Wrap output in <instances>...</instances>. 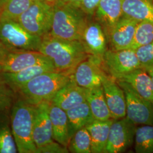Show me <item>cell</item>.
<instances>
[{"mask_svg": "<svg viewBox=\"0 0 153 153\" xmlns=\"http://www.w3.org/2000/svg\"><path fill=\"white\" fill-rule=\"evenodd\" d=\"M89 18L82 31L80 41L88 55L102 60L107 50V38L100 24Z\"/></svg>", "mask_w": 153, "mask_h": 153, "instance_id": "obj_11", "label": "cell"}, {"mask_svg": "<svg viewBox=\"0 0 153 153\" xmlns=\"http://www.w3.org/2000/svg\"><path fill=\"white\" fill-rule=\"evenodd\" d=\"M68 149L69 153H91V137L86 127L79 129L71 136Z\"/></svg>", "mask_w": 153, "mask_h": 153, "instance_id": "obj_28", "label": "cell"}, {"mask_svg": "<svg viewBox=\"0 0 153 153\" xmlns=\"http://www.w3.org/2000/svg\"><path fill=\"white\" fill-rule=\"evenodd\" d=\"M33 0H2L0 4V17L17 21L31 5Z\"/></svg>", "mask_w": 153, "mask_h": 153, "instance_id": "obj_27", "label": "cell"}, {"mask_svg": "<svg viewBox=\"0 0 153 153\" xmlns=\"http://www.w3.org/2000/svg\"><path fill=\"white\" fill-rule=\"evenodd\" d=\"M135 52L143 68L153 66V41L137 48Z\"/></svg>", "mask_w": 153, "mask_h": 153, "instance_id": "obj_31", "label": "cell"}, {"mask_svg": "<svg viewBox=\"0 0 153 153\" xmlns=\"http://www.w3.org/2000/svg\"><path fill=\"white\" fill-rule=\"evenodd\" d=\"M102 66L110 76L116 79L142 66L137 59L135 50L107 49L102 59Z\"/></svg>", "mask_w": 153, "mask_h": 153, "instance_id": "obj_8", "label": "cell"}, {"mask_svg": "<svg viewBox=\"0 0 153 153\" xmlns=\"http://www.w3.org/2000/svg\"><path fill=\"white\" fill-rule=\"evenodd\" d=\"M49 116L53 140L68 148L71 136L65 111L50 102Z\"/></svg>", "mask_w": 153, "mask_h": 153, "instance_id": "obj_19", "label": "cell"}, {"mask_svg": "<svg viewBox=\"0 0 153 153\" xmlns=\"http://www.w3.org/2000/svg\"><path fill=\"white\" fill-rule=\"evenodd\" d=\"M123 16L138 22H153V0H123Z\"/></svg>", "mask_w": 153, "mask_h": 153, "instance_id": "obj_21", "label": "cell"}, {"mask_svg": "<svg viewBox=\"0 0 153 153\" xmlns=\"http://www.w3.org/2000/svg\"><path fill=\"white\" fill-rule=\"evenodd\" d=\"M136 125L126 117L112 122L104 153H123L134 141Z\"/></svg>", "mask_w": 153, "mask_h": 153, "instance_id": "obj_9", "label": "cell"}, {"mask_svg": "<svg viewBox=\"0 0 153 153\" xmlns=\"http://www.w3.org/2000/svg\"><path fill=\"white\" fill-rule=\"evenodd\" d=\"M138 21L122 16L106 33L113 50L129 49Z\"/></svg>", "mask_w": 153, "mask_h": 153, "instance_id": "obj_14", "label": "cell"}, {"mask_svg": "<svg viewBox=\"0 0 153 153\" xmlns=\"http://www.w3.org/2000/svg\"></svg>", "mask_w": 153, "mask_h": 153, "instance_id": "obj_38", "label": "cell"}, {"mask_svg": "<svg viewBox=\"0 0 153 153\" xmlns=\"http://www.w3.org/2000/svg\"><path fill=\"white\" fill-rule=\"evenodd\" d=\"M86 102L95 120L105 121L112 119L102 86L86 89Z\"/></svg>", "mask_w": 153, "mask_h": 153, "instance_id": "obj_22", "label": "cell"}, {"mask_svg": "<svg viewBox=\"0 0 153 153\" xmlns=\"http://www.w3.org/2000/svg\"><path fill=\"white\" fill-rule=\"evenodd\" d=\"M52 16V5L45 0H33L16 21L29 33L43 38L50 32Z\"/></svg>", "mask_w": 153, "mask_h": 153, "instance_id": "obj_6", "label": "cell"}, {"mask_svg": "<svg viewBox=\"0 0 153 153\" xmlns=\"http://www.w3.org/2000/svg\"><path fill=\"white\" fill-rule=\"evenodd\" d=\"M125 94L126 117L135 125H153V103L140 96L127 82L116 79Z\"/></svg>", "mask_w": 153, "mask_h": 153, "instance_id": "obj_7", "label": "cell"}, {"mask_svg": "<svg viewBox=\"0 0 153 153\" xmlns=\"http://www.w3.org/2000/svg\"><path fill=\"white\" fill-rule=\"evenodd\" d=\"M86 102V89L79 86L72 78L55 94L51 102L66 111Z\"/></svg>", "mask_w": 153, "mask_h": 153, "instance_id": "obj_17", "label": "cell"}, {"mask_svg": "<svg viewBox=\"0 0 153 153\" xmlns=\"http://www.w3.org/2000/svg\"><path fill=\"white\" fill-rule=\"evenodd\" d=\"M123 0H100L94 12V19L106 33L123 16Z\"/></svg>", "mask_w": 153, "mask_h": 153, "instance_id": "obj_18", "label": "cell"}, {"mask_svg": "<svg viewBox=\"0 0 153 153\" xmlns=\"http://www.w3.org/2000/svg\"><path fill=\"white\" fill-rule=\"evenodd\" d=\"M62 1L68 4H69L71 5L78 7H81L82 1V0H62Z\"/></svg>", "mask_w": 153, "mask_h": 153, "instance_id": "obj_35", "label": "cell"}, {"mask_svg": "<svg viewBox=\"0 0 153 153\" xmlns=\"http://www.w3.org/2000/svg\"><path fill=\"white\" fill-rule=\"evenodd\" d=\"M68 148L55 141L36 148L35 153H68Z\"/></svg>", "mask_w": 153, "mask_h": 153, "instance_id": "obj_32", "label": "cell"}, {"mask_svg": "<svg viewBox=\"0 0 153 153\" xmlns=\"http://www.w3.org/2000/svg\"><path fill=\"white\" fill-rule=\"evenodd\" d=\"M53 16L49 33L69 40H80L88 16L81 7L57 0L52 5Z\"/></svg>", "mask_w": 153, "mask_h": 153, "instance_id": "obj_2", "label": "cell"}, {"mask_svg": "<svg viewBox=\"0 0 153 153\" xmlns=\"http://www.w3.org/2000/svg\"><path fill=\"white\" fill-rule=\"evenodd\" d=\"M49 60L47 56L39 51H8L0 62V68L4 73H14Z\"/></svg>", "mask_w": 153, "mask_h": 153, "instance_id": "obj_15", "label": "cell"}, {"mask_svg": "<svg viewBox=\"0 0 153 153\" xmlns=\"http://www.w3.org/2000/svg\"><path fill=\"white\" fill-rule=\"evenodd\" d=\"M102 87L112 118L113 119H119L125 117V94L116 79L104 72L102 76Z\"/></svg>", "mask_w": 153, "mask_h": 153, "instance_id": "obj_13", "label": "cell"}, {"mask_svg": "<svg viewBox=\"0 0 153 153\" xmlns=\"http://www.w3.org/2000/svg\"><path fill=\"white\" fill-rule=\"evenodd\" d=\"M56 71L51 61L36 64L14 73H4L2 76L5 82L17 93L19 90L33 78L47 71Z\"/></svg>", "mask_w": 153, "mask_h": 153, "instance_id": "obj_16", "label": "cell"}, {"mask_svg": "<svg viewBox=\"0 0 153 153\" xmlns=\"http://www.w3.org/2000/svg\"><path fill=\"white\" fill-rule=\"evenodd\" d=\"M144 69L148 72V74H149V76H150V78H151V79H152V80L153 82V66L144 68Z\"/></svg>", "mask_w": 153, "mask_h": 153, "instance_id": "obj_36", "label": "cell"}, {"mask_svg": "<svg viewBox=\"0 0 153 153\" xmlns=\"http://www.w3.org/2000/svg\"><path fill=\"white\" fill-rule=\"evenodd\" d=\"M103 70L102 60L89 56L82 61L71 73V77L76 84L85 89L102 86Z\"/></svg>", "mask_w": 153, "mask_h": 153, "instance_id": "obj_10", "label": "cell"}, {"mask_svg": "<svg viewBox=\"0 0 153 153\" xmlns=\"http://www.w3.org/2000/svg\"><path fill=\"white\" fill-rule=\"evenodd\" d=\"M9 111H0V153H18L11 131Z\"/></svg>", "mask_w": 153, "mask_h": 153, "instance_id": "obj_25", "label": "cell"}, {"mask_svg": "<svg viewBox=\"0 0 153 153\" xmlns=\"http://www.w3.org/2000/svg\"><path fill=\"white\" fill-rule=\"evenodd\" d=\"M8 51H9L6 48L0 41V62L4 59Z\"/></svg>", "mask_w": 153, "mask_h": 153, "instance_id": "obj_34", "label": "cell"}, {"mask_svg": "<svg viewBox=\"0 0 153 153\" xmlns=\"http://www.w3.org/2000/svg\"><path fill=\"white\" fill-rule=\"evenodd\" d=\"M113 120L111 119L100 121L94 119L85 126L91 137V153H104L110 126Z\"/></svg>", "mask_w": 153, "mask_h": 153, "instance_id": "obj_23", "label": "cell"}, {"mask_svg": "<svg viewBox=\"0 0 153 153\" xmlns=\"http://www.w3.org/2000/svg\"><path fill=\"white\" fill-rule=\"evenodd\" d=\"M42 40L16 21L0 17V41L9 51H39Z\"/></svg>", "mask_w": 153, "mask_h": 153, "instance_id": "obj_5", "label": "cell"}, {"mask_svg": "<svg viewBox=\"0 0 153 153\" xmlns=\"http://www.w3.org/2000/svg\"><path fill=\"white\" fill-rule=\"evenodd\" d=\"M100 0H82L81 9L90 17H93Z\"/></svg>", "mask_w": 153, "mask_h": 153, "instance_id": "obj_33", "label": "cell"}, {"mask_svg": "<svg viewBox=\"0 0 153 153\" xmlns=\"http://www.w3.org/2000/svg\"><path fill=\"white\" fill-rule=\"evenodd\" d=\"M134 141L136 153H153V125L137 127Z\"/></svg>", "mask_w": 153, "mask_h": 153, "instance_id": "obj_26", "label": "cell"}, {"mask_svg": "<svg viewBox=\"0 0 153 153\" xmlns=\"http://www.w3.org/2000/svg\"><path fill=\"white\" fill-rule=\"evenodd\" d=\"M71 79V74L65 73L47 71L26 83L16 94L33 105L51 102L56 93Z\"/></svg>", "mask_w": 153, "mask_h": 153, "instance_id": "obj_4", "label": "cell"}, {"mask_svg": "<svg viewBox=\"0 0 153 153\" xmlns=\"http://www.w3.org/2000/svg\"><path fill=\"white\" fill-rule=\"evenodd\" d=\"M49 105L50 102H43L35 105L33 136L36 148L54 141L49 116Z\"/></svg>", "mask_w": 153, "mask_h": 153, "instance_id": "obj_12", "label": "cell"}, {"mask_svg": "<svg viewBox=\"0 0 153 153\" xmlns=\"http://www.w3.org/2000/svg\"><path fill=\"white\" fill-rule=\"evenodd\" d=\"M39 52L49 59L56 71L69 74L88 56L80 40L58 38L49 33L42 38Z\"/></svg>", "mask_w": 153, "mask_h": 153, "instance_id": "obj_1", "label": "cell"}, {"mask_svg": "<svg viewBox=\"0 0 153 153\" xmlns=\"http://www.w3.org/2000/svg\"><path fill=\"white\" fill-rule=\"evenodd\" d=\"M47 2H48L49 4H51V5H53L55 2L57 0H45Z\"/></svg>", "mask_w": 153, "mask_h": 153, "instance_id": "obj_37", "label": "cell"}, {"mask_svg": "<svg viewBox=\"0 0 153 153\" xmlns=\"http://www.w3.org/2000/svg\"><path fill=\"white\" fill-rule=\"evenodd\" d=\"M153 41V22L141 21L138 22L133 39L130 49L137 48L149 44Z\"/></svg>", "mask_w": 153, "mask_h": 153, "instance_id": "obj_29", "label": "cell"}, {"mask_svg": "<svg viewBox=\"0 0 153 153\" xmlns=\"http://www.w3.org/2000/svg\"><path fill=\"white\" fill-rule=\"evenodd\" d=\"M71 137L76 131L94 120L86 102L66 111Z\"/></svg>", "mask_w": 153, "mask_h": 153, "instance_id": "obj_24", "label": "cell"}, {"mask_svg": "<svg viewBox=\"0 0 153 153\" xmlns=\"http://www.w3.org/2000/svg\"><path fill=\"white\" fill-rule=\"evenodd\" d=\"M34 109L35 105L28 103L17 95L10 109L11 131L18 153L36 152V147L33 136Z\"/></svg>", "mask_w": 153, "mask_h": 153, "instance_id": "obj_3", "label": "cell"}, {"mask_svg": "<svg viewBox=\"0 0 153 153\" xmlns=\"http://www.w3.org/2000/svg\"><path fill=\"white\" fill-rule=\"evenodd\" d=\"M16 96V93L4 79L0 68V111H10Z\"/></svg>", "mask_w": 153, "mask_h": 153, "instance_id": "obj_30", "label": "cell"}, {"mask_svg": "<svg viewBox=\"0 0 153 153\" xmlns=\"http://www.w3.org/2000/svg\"><path fill=\"white\" fill-rule=\"evenodd\" d=\"M116 79L128 83L140 96L153 103V82L144 68H139Z\"/></svg>", "mask_w": 153, "mask_h": 153, "instance_id": "obj_20", "label": "cell"}]
</instances>
